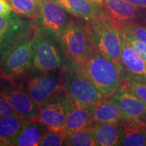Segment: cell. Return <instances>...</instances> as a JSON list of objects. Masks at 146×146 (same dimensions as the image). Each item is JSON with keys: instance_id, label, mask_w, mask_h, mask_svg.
Wrapping results in <instances>:
<instances>
[{"instance_id": "35", "label": "cell", "mask_w": 146, "mask_h": 146, "mask_svg": "<svg viewBox=\"0 0 146 146\" xmlns=\"http://www.w3.org/2000/svg\"><path fill=\"white\" fill-rule=\"evenodd\" d=\"M145 26H146V25H145Z\"/></svg>"}, {"instance_id": "11", "label": "cell", "mask_w": 146, "mask_h": 146, "mask_svg": "<svg viewBox=\"0 0 146 146\" xmlns=\"http://www.w3.org/2000/svg\"><path fill=\"white\" fill-rule=\"evenodd\" d=\"M115 24L120 38V64L125 85L133 81L146 83V62L131 46L122 27L117 23Z\"/></svg>"}, {"instance_id": "22", "label": "cell", "mask_w": 146, "mask_h": 146, "mask_svg": "<svg viewBox=\"0 0 146 146\" xmlns=\"http://www.w3.org/2000/svg\"><path fill=\"white\" fill-rule=\"evenodd\" d=\"M65 145L72 146H96L93 124L88 127L78 130L66 132Z\"/></svg>"}, {"instance_id": "33", "label": "cell", "mask_w": 146, "mask_h": 146, "mask_svg": "<svg viewBox=\"0 0 146 146\" xmlns=\"http://www.w3.org/2000/svg\"><path fill=\"white\" fill-rule=\"evenodd\" d=\"M2 145H4V143H3V142L0 140V146H2Z\"/></svg>"}, {"instance_id": "5", "label": "cell", "mask_w": 146, "mask_h": 146, "mask_svg": "<svg viewBox=\"0 0 146 146\" xmlns=\"http://www.w3.org/2000/svg\"><path fill=\"white\" fill-rule=\"evenodd\" d=\"M61 70L62 68H59L43 72L32 68L25 74L12 79L40 105L64 89L61 81Z\"/></svg>"}, {"instance_id": "34", "label": "cell", "mask_w": 146, "mask_h": 146, "mask_svg": "<svg viewBox=\"0 0 146 146\" xmlns=\"http://www.w3.org/2000/svg\"><path fill=\"white\" fill-rule=\"evenodd\" d=\"M144 118H146V114H145V117H144Z\"/></svg>"}, {"instance_id": "14", "label": "cell", "mask_w": 146, "mask_h": 146, "mask_svg": "<svg viewBox=\"0 0 146 146\" xmlns=\"http://www.w3.org/2000/svg\"><path fill=\"white\" fill-rule=\"evenodd\" d=\"M112 100L117 104L125 121L136 123L145 117L146 104L125 86L114 95Z\"/></svg>"}, {"instance_id": "19", "label": "cell", "mask_w": 146, "mask_h": 146, "mask_svg": "<svg viewBox=\"0 0 146 146\" xmlns=\"http://www.w3.org/2000/svg\"><path fill=\"white\" fill-rule=\"evenodd\" d=\"M102 100L94 106V123H119L123 120V114L117 104L112 98Z\"/></svg>"}, {"instance_id": "8", "label": "cell", "mask_w": 146, "mask_h": 146, "mask_svg": "<svg viewBox=\"0 0 146 146\" xmlns=\"http://www.w3.org/2000/svg\"><path fill=\"white\" fill-rule=\"evenodd\" d=\"M36 25L31 20L26 19L11 12L0 16V57L18 42L35 32Z\"/></svg>"}, {"instance_id": "2", "label": "cell", "mask_w": 146, "mask_h": 146, "mask_svg": "<svg viewBox=\"0 0 146 146\" xmlns=\"http://www.w3.org/2000/svg\"><path fill=\"white\" fill-rule=\"evenodd\" d=\"M81 68L97 89L106 98L114 96L125 85L122 68L98 50Z\"/></svg>"}, {"instance_id": "32", "label": "cell", "mask_w": 146, "mask_h": 146, "mask_svg": "<svg viewBox=\"0 0 146 146\" xmlns=\"http://www.w3.org/2000/svg\"><path fill=\"white\" fill-rule=\"evenodd\" d=\"M92 1H96V2H98V3H101L103 0H92Z\"/></svg>"}, {"instance_id": "6", "label": "cell", "mask_w": 146, "mask_h": 146, "mask_svg": "<svg viewBox=\"0 0 146 146\" xmlns=\"http://www.w3.org/2000/svg\"><path fill=\"white\" fill-rule=\"evenodd\" d=\"M67 56L83 67L95 51L87 22L71 19L61 36Z\"/></svg>"}, {"instance_id": "24", "label": "cell", "mask_w": 146, "mask_h": 146, "mask_svg": "<svg viewBox=\"0 0 146 146\" xmlns=\"http://www.w3.org/2000/svg\"><path fill=\"white\" fill-rule=\"evenodd\" d=\"M65 129H47L42 137L39 146L65 145Z\"/></svg>"}, {"instance_id": "23", "label": "cell", "mask_w": 146, "mask_h": 146, "mask_svg": "<svg viewBox=\"0 0 146 146\" xmlns=\"http://www.w3.org/2000/svg\"><path fill=\"white\" fill-rule=\"evenodd\" d=\"M12 11L18 15L25 16L32 20L40 16V0H8Z\"/></svg>"}, {"instance_id": "3", "label": "cell", "mask_w": 146, "mask_h": 146, "mask_svg": "<svg viewBox=\"0 0 146 146\" xmlns=\"http://www.w3.org/2000/svg\"><path fill=\"white\" fill-rule=\"evenodd\" d=\"M61 81L64 89L77 104L94 106L108 98L97 89L81 67L68 56L62 68Z\"/></svg>"}, {"instance_id": "21", "label": "cell", "mask_w": 146, "mask_h": 146, "mask_svg": "<svg viewBox=\"0 0 146 146\" xmlns=\"http://www.w3.org/2000/svg\"><path fill=\"white\" fill-rule=\"evenodd\" d=\"M121 137L119 145H146L144 131L136 123L126 121L125 123L121 124Z\"/></svg>"}, {"instance_id": "28", "label": "cell", "mask_w": 146, "mask_h": 146, "mask_svg": "<svg viewBox=\"0 0 146 146\" xmlns=\"http://www.w3.org/2000/svg\"><path fill=\"white\" fill-rule=\"evenodd\" d=\"M12 115L18 114L10 102L0 95V118Z\"/></svg>"}, {"instance_id": "15", "label": "cell", "mask_w": 146, "mask_h": 146, "mask_svg": "<svg viewBox=\"0 0 146 146\" xmlns=\"http://www.w3.org/2000/svg\"><path fill=\"white\" fill-rule=\"evenodd\" d=\"M68 13L90 23L104 12L100 3L92 0H56Z\"/></svg>"}, {"instance_id": "18", "label": "cell", "mask_w": 146, "mask_h": 146, "mask_svg": "<svg viewBox=\"0 0 146 146\" xmlns=\"http://www.w3.org/2000/svg\"><path fill=\"white\" fill-rule=\"evenodd\" d=\"M94 106L75 104L66 114L65 121L66 132L78 130L92 125L94 123Z\"/></svg>"}, {"instance_id": "27", "label": "cell", "mask_w": 146, "mask_h": 146, "mask_svg": "<svg viewBox=\"0 0 146 146\" xmlns=\"http://www.w3.org/2000/svg\"><path fill=\"white\" fill-rule=\"evenodd\" d=\"M131 92L137 96L146 104V83L141 81H133L125 85Z\"/></svg>"}, {"instance_id": "31", "label": "cell", "mask_w": 146, "mask_h": 146, "mask_svg": "<svg viewBox=\"0 0 146 146\" xmlns=\"http://www.w3.org/2000/svg\"><path fill=\"white\" fill-rule=\"evenodd\" d=\"M136 123L137 125H138L143 130L144 134H145V141H146V122L144 121L143 120H139V121L136 122V123Z\"/></svg>"}, {"instance_id": "12", "label": "cell", "mask_w": 146, "mask_h": 146, "mask_svg": "<svg viewBox=\"0 0 146 146\" xmlns=\"http://www.w3.org/2000/svg\"><path fill=\"white\" fill-rule=\"evenodd\" d=\"M100 4L115 23H138L137 21L141 20L146 25V8L139 7L127 0H103Z\"/></svg>"}, {"instance_id": "17", "label": "cell", "mask_w": 146, "mask_h": 146, "mask_svg": "<svg viewBox=\"0 0 146 146\" xmlns=\"http://www.w3.org/2000/svg\"><path fill=\"white\" fill-rule=\"evenodd\" d=\"M119 123H94L93 133L96 145H119L121 137V124Z\"/></svg>"}, {"instance_id": "20", "label": "cell", "mask_w": 146, "mask_h": 146, "mask_svg": "<svg viewBox=\"0 0 146 146\" xmlns=\"http://www.w3.org/2000/svg\"><path fill=\"white\" fill-rule=\"evenodd\" d=\"M29 119L18 115L0 118V140L5 145H11Z\"/></svg>"}, {"instance_id": "9", "label": "cell", "mask_w": 146, "mask_h": 146, "mask_svg": "<svg viewBox=\"0 0 146 146\" xmlns=\"http://www.w3.org/2000/svg\"><path fill=\"white\" fill-rule=\"evenodd\" d=\"M75 104L63 89L39 105L37 118L47 129H65L67 113Z\"/></svg>"}, {"instance_id": "4", "label": "cell", "mask_w": 146, "mask_h": 146, "mask_svg": "<svg viewBox=\"0 0 146 146\" xmlns=\"http://www.w3.org/2000/svg\"><path fill=\"white\" fill-rule=\"evenodd\" d=\"M87 23L91 41L96 50L122 68L120 38L114 22L104 11L95 21Z\"/></svg>"}, {"instance_id": "25", "label": "cell", "mask_w": 146, "mask_h": 146, "mask_svg": "<svg viewBox=\"0 0 146 146\" xmlns=\"http://www.w3.org/2000/svg\"><path fill=\"white\" fill-rule=\"evenodd\" d=\"M117 24L120 25L126 31L131 33L139 39L141 40L142 41L146 43V26H142L139 24L135 23Z\"/></svg>"}, {"instance_id": "26", "label": "cell", "mask_w": 146, "mask_h": 146, "mask_svg": "<svg viewBox=\"0 0 146 146\" xmlns=\"http://www.w3.org/2000/svg\"><path fill=\"white\" fill-rule=\"evenodd\" d=\"M123 30L124 31V33H125L126 37H127V40L129 41V43H130L133 48L146 62V43L142 41L141 40L139 39L138 38H137L135 36L133 35L131 33L126 31L123 29Z\"/></svg>"}, {"instance_id": "7", "label": "cell", "mask_w": 146, "mask_h": 146, "mask_svg": "<svg viewBox=\"0 0 146 146\" xmlns=\"http://www.w3.org/2000/svg\"><path fill=\"white\" fill-rule=\"evenodd\" d=\"M34 33L5 52L0 57V75L16 78L33 68Z\"/></svg>"}, {"instance_id": "29", "label": "cell", "mask_w": 146, "mask_h": 146, "mask_svg": "<svg viewBox=\"0 0 146 146\" xmlns=\"http://www.w3.org/2000/svg\"><path fill=\"white\" fill-rule=\"evenodd\" d=\"M12 12V7L8 0H0V16L8 15Z\"/></svg>"}, {"instance_id": "16", "label": "cell", "mask_w": 146, "mask_h": 146, "mask_svg": "<svg viewBox=\"0 0 146 146\" xmlns=\"http://www.w3.org/2000/svg\"><path fill=\"white\" fill-rule=\"evenodd\" d=\"M47 128L38 118H29L13 140L11 145L38 146Z\"/></svg>"}, {"instance_id": "10", "label": "cell", "mask_w": 146, "mask_h": 146, "mask_svg": "<svg viewBox=\"0 0 146 146\" xmlns=\"http://www.w3.org/2000/svg\"><path fill=\"white\" fill-rule=\"evenodd\" d=\"M0 95L10 102L18 116L27 118L38 117L39 105L12 78L0 75Z\"/></svg>"}, {"instance_id": "13", "label": "cell", "mask_w": 146, "mask_h": 146, "mask_svg": "<svg viewBox=\"0 0 146 146\" xmlns=\"http://www.w3.org/2000/svg\"><path fill=\"white\" fill-rule=\"evenodd\" d=\"M66 12L56 0H40L39 24L52 29L61 37L71 20Z\"/></svg>"}, {"instance_id": "30", "label": "cell", "mask_w": 146, "mask_h": 146, "mask_svg": "<svg viewBox=\"0 0 146 146\" xmlns=\"http://www.w3.org/2000/svg\"><path fill=\"white\" fill-rule=\"evenodd\" d=\"M127 1L139 7L146 8V0H127Z\"/></svg>"}, {"instance_id": "1", "label": "cell", "mask_w": 146, "mask_h": 146, "mask_svg": "<svg viewBox=\"0 0 146 146\" xmlns=\"http://www.w3.org/2000/svg\"><path fill=\"white\" fill-rule=\"evenodd\" d=\"M68 57L61 37L52 29L36 27L33 43V68L43 71L62 68Z\"/></svg>"}]
</instances>
